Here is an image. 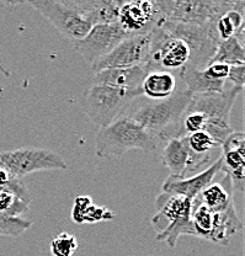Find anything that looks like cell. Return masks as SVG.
<instances>
[{"instance_id":"27","label":"cell","mask_w":245,"mask_h":256,"mask_svg":"<svg viewBox=\"0 0 245 256\" xmlns=\"http://www.w3.org/2000/svg\"><path fill=\"white\" fill-rule=\"evenodd\" d=\"M32 223L22 217H10L0 213V236H6L16 238L25 233Z\"/></svg>"},{"instance_id":"4","label":"cell","mask_w":245,"mask_h":256,"mask_svg":"<svg viewBox=\"0 0 245 256\" xmlns=\"http://www.w3.org/2000/svg\"><path fill=\"white\" fill-rule=\"evenodd\" d=\"M243 89L230 86L222 92L192 95L188 110L198 112L204 122V132H207L220 146L234 132L230 126V111L236 96Z\"/></svg>"},{"instance_id":"12","label":"cell","mask_w":245,"mask_h":256,"mask_svg":"<svg viewBox=\"0 0 245 256\" xmlns=\"http://www.w3.org/2000/svg\"><path fill=\"white\" fill-rule=\"evenodd\" d=\"M128 34L124 31L118 22L98 24L94 25L86 36L76 41V48L85 60V62L92 66L98 60L110 53L117 44Z\"/></svg>"},{"instance_id":"21","label":"cell","mask_w":245,"mask_h":256,"mask_svg":"<svg viewBox=\"0 0 245 256\" xmlns=\"http://www.w3.org/2000/svg\"><path fill=\"white\" fill-rule=\"evenodd\" d=\"M180 78L186 84V89L192 92V95L224 92L226 82L214 80L208 76L206 69H198L188 63L180 69Z\"/></svg>"},{"instance_id":"17","label":"cell","mask_w":245,"mask_h":256,"mask_svg":"<svg viewBox=\"0 0 245 256\" xmlns=\"http://www.w3.org/2000/svg\"><path fill=\"white\" fill-rule=\"evenodd\" d=\"M154 70L150 64L131 66V68L106 69L95 73L92 84H102L117 89L136 90L140 89L146 76Z\"/></svg>"},{"instance_id":"32","label":"cell","mask_w":245,"mask_h":256,"mask_svg":"<svg viewBox=\"0 0 245 256\" xmlns=\"http://www.w3.org/2000/svg\"><path fill=\"white\" fill-rule=\"evenodd\" d=\"M0 73H2V76H10V74H12V73H10L9 69L5 68V66H2V63H0Z\"/></svg>"},{"instance_id":"16","label":"cell","mask_w":245,"mask_h":256,"mask_svg":"<svg viewBox=\"0 0 245 256\" xmlns=\"http://www.w3.org/2000/svg\"><path fill=\"white\" fill-rule=\"evenodd\" d=\"M220 172V159L213 162L208 168L197 172L194 176L185 178H175L169 176L163 184V191L168 194H179L186 198L194 200L201 194L210 184L216 180V176Z\"/></svg>"},{"instance_id":"28","label":"cell","mask_w":245,"mask_h":256,"mask_svg":"<svg viewBox=\"0 0 245 256\" xmlns=\"http://www.w3.org/2000/svg\"><path fill=\"white\" fill-rule=\"evenodd\" d=\"M78 250V242L73 234L60 233L50 242V254L53 256H73Z\"/></svg>"},{"instance_id":"3","label":"cell","mask_w":245,"mask_h":256,"mask_svg":"<svg viewBox=\"0 0 245 256\" xmlns=\"http://www.w3.org/2000/svg\"><path fill=\"white\" fill-rule=\"evenodd\" d=\"M156 213L152 218V226L158 242H165L175 248L181 236H191V200L162 192L156 198Z\"/></svg>"},{"instance_id":"26","label":"cell","mask_w":245,"mask_h":256,"mask_svg":"<svg viewBox=\"0 0 245 256\" xmlns=\"http://www.w3.org/2000/svg\"><path fill=\"white\" fill-rule=\"evenodd\" d=\"M188 148L194 154L204 158H212V153L216 149L220 148V146L207 132L200 130V132L191 133L186 136Z\"/></svg>"},{"instance_id":"6","label":"cell","mask_w":245,"mask_h":256,"mask_svg":"<svg viewBox=\"0 0 245 256\" xmlns=\"http://www.w3.org/2000/svg\"><path fill=\"white\" fill-rule=\"evenodd\" d=\"M158 26L188 46L190 50V60L188 63L198 69H204L208 66L220 42L216 32V24L196 25L163 20Z\"/></svg>"},{"instance_id":"14","label":"cell","mask_w":245,"mask_h":256,"mask_svg":"<svg viewBox=\"0 0 245 256\" xmlns=\"http://www.w3.org/2000/svg\"><path fill=\"white\" fill-rule=\"evenodd\" d=\"M162 162L169 169L170 176L175 178H185L196 170L208 168L212 158L198 156L188 148L186 136L165 140L162 148Z\"/></svg>"},{"instance_id":"5","label":"cell","mask_w":245,"mask_h":256,"mask_svg":"<svg viewBox=\"0 0 245 256\" xmlns=\"http://www.w3.org/2000/svg\"><path fill=\"white\" fill-rule=\"evenodd\" d=\"M142 89H117L102 84H92L85 92V111L98 128L112 124L124 116L130 105L142 96Z\"/></svg>"},{"instance_id":"20","label":"cell","mask_w":245,"mask_h":256,"mask_svg":"<svg viewBox=\"0 0 245 256\" xmlns=\"http://www.w3.org/2000/svg\"><path fill=\"white\" fill-rule=\"evenodd\" d=\"M194 201L200 202L211 210L212 212H224L228 208L234 206V186L227 175L220 181L210 184Z\"/></svg>"},{"instance_id":"7","label":"cell","mask_w":245,"mask_h":256,"mask_svg":"<svg viewBox=\"0 0 245 256\" xmlns=\"http://www.w3.org/2000/svg\"><path fill=\"white\" fill-rule=\"evenodd\" d=\"M233 4L234 0H158L162 21L196 25L216 24Z\"/></svg>"},{"instance_id":"15","label":"cell","mask_w":245,"mask_h":256,"mask_svg":"<svg viewBox=\"0 0 245 256\" xmlns=\"http://www.w3.org/2000/svg\"><path fill=\"white\" fill-rule=\"evenodd\" d=\"M220 172L232 180L234 190H244L245 136L243 132H232L220 146Z\"/></svg>"},{"instance_id":"29","label":"cell","mask_w":245,"mask_h":256,"mask_svg":"<svg viewBox=\"0 0 245 256\" xmlns=\"http://www.w3.org/2000/svg\"><path fill=\"white\" fill-rule=\"evenodd\" d=\"M244 72L245 66H229V73L227 79L232 82V86L244 89Z\"/></svg>"},{"instance_id":"8","label":"cell","mask_w":245,"mask_h":256,"mask_svg":"<svg viewBox=\"0 0 245 256\" xmlns=\"http://www.w3.org/2000/svg\"><path fill=\"white\" fill-rule=\"evenodd\" d=\"M0 162L15 180H21L26 175L37 172L68 169L62 156L50 149L36 146H22L0 152Z\"/></svg>"},{"instance_id":"11","label":"cell","mask_w":245,"mask_h":256,"mask_svg":"<svg viewBox=\"0 0 245 256\" xmlns=\"http://www.w3.org/2000/svg\"><path fill=\"white\" fill-rule=\"evenodd\" d=\"M149 34L128 36L105 57L92 64V70L98 73L106 69L131 68L149 64Z\"/></svg>"},{"instance_id":"1","label":"cell","mask_w":245,"mask_h":256,"mask_svg":"<svg viewBox=\"0 0 245 256\" xmlns=\"http://www.w3.org/2000/svg\"><path fill=\"white\" fill-rule=\"evenodd\" d=\"M191 98L192 92L188 89L175 90L174 94L164 100H152L143 104L130 117L146 128L158 142L164 143L170 138L184 137L181 121Z\"/></svg>"},{"instance_id":"10","label":"cell","mask_w":245,"mask_h":256,"mask_svg":"<svg viewBox=\"0 0 245 256\" xmlns=\"http://www.w3.org/2000/svg\"><path fill=\"white\" fill-rule=\"evenodd\" d=\"M149 64L156 70L158 66L164 69H181L190 60V50L180 40L168 34L160 26L149 32Z\"/></svg>"},{"instance_id":"23","label":"cell","mask_w":245,"mask_h":256,"mask_svg":"<svg viewBox=\"0 0 245 256\" xmlns=\"http://www.w3.org/2000/svg\"><path fill=\"white\" fill-rule=\"evenodd\" d=\"M114 213L105 206H96L89 196H78L74 201L72 210V220L78 224L98 223L104 220H111Z\"/></svg>"},{"instance_id":"22","label":"cell","mask_w":245,"mask_h":256,"mask_svg":"<svg viewBox=\"0 0 245 256\" xmlns=\"http://www.w3.org/2000/svg\"><path fill=\"white\" fill-rule=\"evenodd\" d=\"M140 89L142 94L150 100H164L176 90V78L170 72L152 70L143 80Z\"/></svg>"},{"instance_id":"9","label":"cell","mask_w":245,"mask_h":256,"mask_svg":"<svg viewBox=\"0 0 245 256\" xmlns=\"http://www.w3.org/2000/svg\"><path fill=\"white\" fill-rule=\"evenodd\" d=\"M42 16L47 18L63 36L79 41L86 36L92 24L69 4L68 0H34L28 2Z\"/></svg>"},{"instance_id":"2","label":"cell","mask_w":245,"mask_h":256,"mask_svg":"<svg viewBox=\"0 0 245 256\" xmlns=\"http://www.w3.org/2000/svg\"><path fill=\"white\" fill-rule=\"evenodd\" d=\"M156 153L158 140L130 116H122L105 127L98 128L95 153L98 158H118L128 150Z\"/></svg>"},{"instance_id":"18","label":"cell","mask_w":245,"mask_h":256,"mask_svg":"<svg viewBox=\"0 0 245 256\" xmlns=\"http://www.w3.org/2000/svg\"><path fill=\"white\" fill-rule=\"evenodd\" d=\"M68 2L92 26L98 24L117 22L121 0H68Z\"/></svg>"},{"instance_id":"13","label":"cell","mask_w":245,"mask_h":256,"mask_svg":"<svg viewBox=\"0 0 245 256\" xmlns=\"http://www.w3.org/2000/svg\"><path fill=\"white\" fill-rule=\"evenodd\" d=\"M160 21L162 14L158 2H120L117 22L128 36L148 34Z\"/></svg>"},{"instance_id":"25","label":"cell","mask_w":245,"mask_h":256,"mask_svg":"<svg viewBox=\"0 0 245 256\" xmlns=\"http://www.w3.org/2000/svg\"><path fill=\"white\" fill-rule=\"evenodd\" d=\"M216 224V213L200 202L192 201L191 212V236L206 239L211 242Z\"/></svg>"},{"instance_id":"31","label":"cell","mask_w":245,"mask_h":256,"mask_svg":"<svg viewBox=\"0 0 245 256\" xmlns=\"http://www.w3.org/2000/svg\"><path fill=\"white\" fill-rule=\"evenodd\" d=\"M12 180H15V178H12V176L10 175V172H8V170L5 169L4 165L0 162V186L6 185V184H9L10 181Z\"/></svg>"},{"instance_id":"19","label":"cell","mask_w":245,"mask_h":256,"mask_svg":"<svg viewBox=\"0 0 245 256\" xmlns=\"http://www.w3.org/2000/svg\"><path fill=\"white\" fill-rule=\"evenodd\" d=\"M31 194L22 180H12L0 186V213L21 217L30 210Z\"/></svg>"},{"instance_id":"24","label":"cell","mask_w":245,"mask_h":256,"mask_svg":"<svg viewBox=\"0 0 245 256\" xmlns=\"http://www.w3.org/2000/svg\"><path fill=\"white\" fill-rule=\"evenodd\" d=\"M220 63L226 66H244L245 63V53L244 44L239 41L236 36L230 37V38L220 41L218 44L217 50L214 54L210 60V64Z\"/></svg>"},{"instance_id":"30","label":"cell","mask_w":245,"mask_h":256,"mask_svg":"<svg viewBox=\"0 0 245 256\" xmlns=\"http://www.w3.org/2000/svg\"><path fill=\"white\" fill-rule=\"evenodd\" d=\"M204 69H206V72L208 73V76L214 80H222V82H226V80H227L229 73V66L220 63H213L207 66Z\"/></svg>"}]
</instances>
